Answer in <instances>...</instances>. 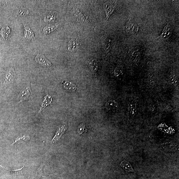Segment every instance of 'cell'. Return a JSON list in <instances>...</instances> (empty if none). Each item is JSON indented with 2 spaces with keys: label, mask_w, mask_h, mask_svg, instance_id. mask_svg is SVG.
I'll return each mask as SVG.
<instances>
[{
  "label": "cell",
  "mask_w": 179,
  "mask_h": 179,
  "mask_svg": "<svg viewBox=\"0 0 179 179\" xmlns=\"http://www.w3.org/2000/svg\"><path fill=\"white\" fill-rule=\"evenodd\" d=\"M35 61L40 65L46 68H50L52 66L51 62L42 54H38L36 57Z\"/></svg>",
  "instance_id": "obj_5"
},
{
  "label": "cell",
  "mask_w": 179,
  "mask_h": 179,
  "mask_svg": "<svg viewBox=\"0 0 179 179\" xmlns=\"http://www.w3.org/2000/svg\"><path fill=\"white\" fill-rule=\"evenodd\" d=\"M170 80L171 83L174 85H176L177 84V81L176 75L174 73L171 72L170 76Z\"/></svg>",
  "instance_id": "obj_24"
},
{
  "label": "cell",
  "mask_w": 179,
  "mask_h": 179,
  "mask_svg": "<svg viewBox=\"0 0 179 179\" xmlns=\"http://www.w3.org/2000/svg\"><path fill=\"white\" fill-rule=\"evenodd\" d=\"M25 29V36L24 38L29 40L34 39L35 38L34 33L30 28L28 26H24Z\"/></svg>",
  "instance_id": "obj_14"
},
{
  "label": "cell",
  "mask_w": 179,
  "mask_h": 179,
  "mask_svg": "<svg viewBox=\"0 0 179 179\" xmlns=\"http://www.w3.org/2000/svg\"><path fill=\"white\" fill-rule=\"evenodd\" d=\"M128 54L135 65H138L141 59V51L139 48L132 47L129 50Z\"/></svg>",
  "instance_id": "obj_3"
},
{
  "label": "cell",
  "mask_w": 179,
  "mask_h": 179,
  "mask_svg": "<svg viewBox=\"0 0 179 179\" xmlns=\"http://www.w3.org/2000/svg\"><path fill=\"white\" fill-rule=\"evenodd\" d=\"M53 98L50 95L46 94L43 97L42 103L39 110V113L41 112L47 106L49 105L53 101Z\"/></svg>",
  "instance_id": "obj_8"
},
{
  "label": "cell",
  "mask_w": 179,
  "mask_h": 179,
  "mask_svg": "<svg viewBox=\"0 0 179 179\" xmlns=\"http://www.w3.org/2000/svg\"><path fill=\"white\" fill-rule=\"evenodd\" d=\"M57 25L53 26L51 27H47L46 26L44 29V32L45 33H50L53 31L56 28L57 26Z\"/></svg>",
  "instance_id": "obj_26"
},
{
  "label": "cell",
  "mask_w": 179,
  "mask_h": 179,
  "mask_svg": "<svg viewBox=\"0 0 179 179\" xmlns=\"http://www.w3.org/2000/svg\"><path fill=\"white\" fill-rule=\"evenodd\" d=\"M76 46L75 41L74 39L71 40L68 45V50L70 51H73Z\"/></svg>",
  "instance_id": "obj_22"
},
{
  "label": "cell",
  "mask_w": 179,
  "mask_h": 179,
  "mask_svg": "<svg viewBox=\"0 0 179 179\" xmlns=\"http://www.w3.org/2000/svg\"><path fill=\"white\" fill-rule=\"evenodd\" d=\"M30 139V138L29 135H24L23 136H19L14 140V142L11 144V146L20 143H27Z\"/></svg>",
  "instance_id": "obj_12"
},
{
  "label": "cell",
  "mask_w": 179,
  "mask_h": 179,
  "mask_svg": "<svg viewBox=\"0 0 179 179\" xmlns=\"http://www.w3.org/2000/svg\"><path fill=\"white\" fill-rule=\"evenodd\" d=\"M88 66L93 72H95L97 70L98 68L97 64L94 61H92L91 62L89 61L88 63Z\"/></svg>",
  "instance_id": "obj_20"
},
{
  "label": "cell",
  "mask_w": 179,
  "mask_h": 179,
  "mask_svg": "<svg viewBox=\"0 0 179 179\" xmlns=\"http://www.w3.org/2000/svg\"><path fill=\"white\" fill-rule=\"evenodd\" d=\"M149 76V80H150V84L152 86H154V83L153 80V77L152 74L150 75Z\"/></svg>",
  "instance_id": "obj_27"
},
{
  "label": "cell",
  "mask_w": 179,
  "mask_h": 179,
  "mask_svg": "<svg viewBox=\"0 0 179 179\" xmlns=\"http://www.w3.org/2000/svg\"><path fill=\"white\" fill-rule=\"evenodd\" d=\"M136 104L135 103L130 104L128 107L130 118H133L136 111Z\"/></svg>",
  "instance_id": "obj_19"
},
{
  "label": "cell",
  "mask_w": 179,
  "mask_h": 179,
  "mask_svg": "<svg viewBox=\"0 0 179 179\" xmlns=\"http://www.w3.org/2000/svg\"><path fill=\"white\" fill-rule=\"evenodd\" d=\"M87 131V127L86 125L84 124H81L78 128L77 132L80 135L84 134Z\"/></svg>",
  "instance_id": "obj_21"
},
{
  "label": "cell",
  "mask_w": 179,
  "mask_h": 179,
  "mask_svg": "<svg viewBox=\"0 0 179 179\" xmlns=\"http://www.w3.org/2000/svg\"><path fill=\"white\" fill-rule=\"evenodd\" d=\"M10 30L8 26L3 27L1 31V35L4 41L6 42L10 38Z\"/></svg>",
  "instance_id": "obj_13"
},
{
  "label": "cell",
  "mask_w": 179,
  "mask_h": 179,
  "mask_svg": "<svg viewBox=\"0 0 179 179\" xmlns=\"http://www.w3.org/2000/svg\"><path fill=\"white\" fill-rule=\"evenodd\" d=\"M0 167H1L3 169H5V170L9 171V172L11 174L16 177H23V169L24 168V166L23 167H22L21 169L14 170L6 168L3 167L1 165H0Z\"/></svg>",
  "instance_id": "obj_10"
},
{
  "label": "cell",
  "mask_w": 179,
  "mask_h": 179,
  "mask_svg": "<svg viewBox=\"0 0 179 179\" xmlns=\"http://www.w3.org/2000/svg\"><path fill=\"white\" fill-rule=\"evenodd\" d=\"M173 28L170 24H168L164 27L161 35V39L167 40L169 39L172 34Z\"/></svg>",
  "instance_id": "obj_6"
},
{
  "label": "cell",
  "mask_w": 179,
  "mask_h": 179,
  "mask_svg": "<svg viewBox=\"0 0 179 179\" xmlns=\"http://www.w3.org/2000/svg\"><path fill=\"white\" fill-rule=\"evenodd\" d=\"M31 92V89L30 83H28L22 88L19 94L17 96V103H20L28 100Z\"/></svg>",
  "instance_id": "obj_1"
},
{
  "label": "cell",
  "mask_w": 179,
  "mask_h": 179,
  "mask_svg": "<svg viewBox=\"0 0 179 179\" xmlns=\"http://www.w3.org/2000/svg\"><path fill=\"white\" fill-rule=\"evenodd\" d=\"M66 130L65 125H60L59 126L55 135L52 139L51 143L54 144L60 139L61 137L64 134Z\"/></svg>",
  "instance_id": "obj_7"
},
{
  "label": "cell",
  "mask_w": 179,
  "mask_h": 179,
  "mask_svg": "<svg viewBox=\"0 0 179 179\" xmlns=\"http://www.w3.org/2000/svg\"><path fill=\"white\" fill-rule=\"evenodd\" d=\"M137 25L131 18H129L124 26L125 32L128 34H134L139 31Z\"/></svg>",
  "instance_id": "obj_2"
},
{
  "label": "cell",
  "mask_w": 179,
  "mask_h": 179,
  "mask_svg": "<svg viewBox=\"0 0 179 179\" xmlns=\"http://www.w3.org/2000/svg\"><path fill=\"white\" fill-rule=\"evenodd\" d=\"M16 72L14 69L11 68L7 69L5 73V76L4 77L2 85L3 86H5L10 83H12L14 80Z\"/></svg>",
  "instance_id": "obj_4"
},
{
  "label": "cell",
  "mask_w": 179,
  "mask_h": 179,
  "mask_svg": "<svg viewBox=\"0 0 179 179\" xmlns=\"http://www.w3.org/2000/svg\"><path fill=\"white\" fill-rule=\"evenodd\" d=\"M106 109L109 111H117L118 108V104L114 100H110L108 101L105 104Z\"/></svg>",
  "instance_id": "obj_11"
},
{
  "label": "cell",
  "mask_w": 179,
  "mask_h": 179,
  "mask_svg": "<svg viewBox=\"0 0 179 179\" xmlns=\"http://www.w3.org/2000/svg\"><path fill=\"white\" fill-rule=\"evenodd\" d=\"M29 13V10L26 9L21 7L14 12V16L16 17L25 16Z\"/></svg>",
  "instance_id": "obj_18"
},
{
  "label": "cell",
  "mask_w": 179,
  "mask_h": 179,
  "mask_svg": "<svg viewBox=\"0 0 179 179\" xmlns=\"http://www.w3.org/2000/svg\"><path fill=\"white\" fill-rule=\"evenodd\" d=\"M124 73L122 67L121 65L118 66L114 70V75L115 76L118 77L119 75H122Z\"/></svg>",
  "instance_id": "obj_23"
},
{
  "label": "cell",
  "mask_w": 179,
  "mask_h": 179,
  "mask_svg": "<svg viewBox=\"0 0 179 179\" xmlns=\"http://www.w3.org/2000/svg\"><path fill=\"white\" fill-rule=\"evenodd\" d=\"M44 19L47 22H53L55 19V17L53 15H48L44 17Z\"/></svg>",
  "instance_id": "obj_25"
},
{
  "label": "cell",
  "mask_w": 179,
  "mask_h": 179,
  "mask_svg": "<svg viewBox=\"0 0 179 179\" xmlns=\"http://www.w3.org/2000/svg\"><path fill=\"white\" fill-rule=\"evenodd\" d=\"M120 165L124 168L126 172L135 173L131 164L125 160L121 163Z\"/></svg>",
  "instance_id": "obj_17"
},
{
  "label": "cell",
  "mask_w": 179,
  "mask_h": 179,
  "mask_svg": "<svg viewBox=\"0 0 179 179\" xmlns=\"http://www.w3.org/2000/svg\"><path fill=\"white\" fill-rule=\"evenodd\" d=\"M63 87L65 89L69 91L73 92L77 88L76 85L69 81H65L63 84Z\"/></svg>",
  "instance_id": "obj_15"
},
{
  "label": "cell",
  "mask_w": 179,
  "mask_h": 179,
  "mask_svg": "<svg viewBox=\"0 0 179 179\" xmlns=\"http://www.w3.org/2000/svg\"><path fill=\"white\" fill-rule=\"evenodd\" d=\"M101 41L104 49L106 51H108L111 46L110 40L106 36H102L101 38Z\"/></svg>",
  "instance_id": "obj_16"
},
{
  "label": "cell",
  "mask_w": 179,
  "mask_h": 179,
  "mask_svg": "<svg viewBox=\"0 0 179 179\" xmlns=\"http://www.w3.org/2000/svg\"><path fill=\"white\" fill-rule=\"evenodd\" d=\"M115 2L116 1L107 2L104 4V8L105 11L107 18H109L110 15L113 12L114 10L115 3L116 2Z\"/></svg>",
  "instance_id": "obj_9"
}]
</instances>
